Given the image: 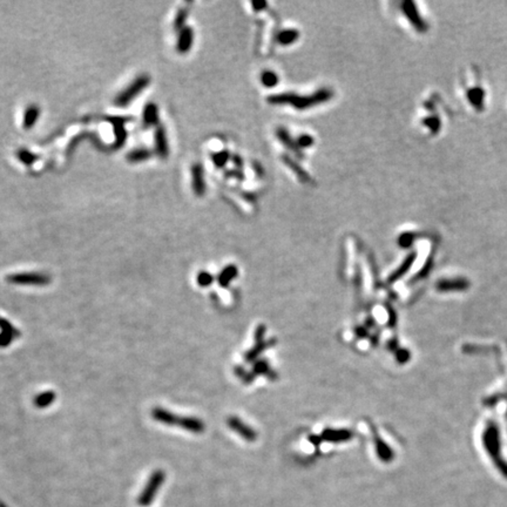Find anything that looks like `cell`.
Returning a JSON list of instances; mask_svg holds the SVG:
<instances>
[{
  "label": "cell",
  "instance_id": "6da1fadb",
  "mask_svg": "<svg viewBox=\"0 0 507 507\" xmlns=\"http://www.w3.org/2000/svg\"><path fill=\"white\" fill-rule=\"evenodd\" d=\"M332 98V92L328 88L317 90L311 96H295L292 93L275 94L268 98V102L271 105H290L297 109H307L310 107L327 102Z\"/></svg>",
  "mask_w": 507,
  "mask_h": 507
},
{
  "label": "cell",
  "instance_id": "7a4b0ae2",
  "mask_svg": "<svg viewBox=\"0 0 507 507\" xmlns=\"http://www.w3.org/2000/svg\"><path fill=\"white\" fill-rule=\"evenodd\" d=\"M6 279L8 283L15 286L46 287L51 283L52 277L44 273H18L7 276Z\"/></svg>",
  "mask_w": 507,
  "mask_h": 507
},
{
  "label": "cell",
  "instance_id": "3957f363",
  "mask_svg": "<svg viewBox=\"0 0 507 507\" xmlns=\"http://www.w3.org/2000/svg\"><path fill=\"white\" fill-rule=\"evenodd\" d=\"M149 81L151 79L148 76H141L137 78L128 87L117 97V99H115V105L119 107H125L128 105L132 100H134L139 96V93H141L149 85Z\"/></svg>",
  "mask_w": 507,
  "mask_h": 507
},
{
  "label": "cell",
  "instance_id": "277c9868",
  "mask_svg": "<svg viewBox=\"0 0 507 507\" xmlns=\"http://www.w3.org/2000/svg\"><path fill=\"white\" fill-rule=\"evenodd\" d=\"M152 417H153V419L156 420V422L168 426H177L180 419V416H176L173 414V412L160 406L154 407V409L152 410Z\"/></svg>",
  "mask_w": 507,
  "mask_h": 507
},
{
  "label": "cell",
  "instance_id": "5b68a950",
  "mask_svg": "<svg viewBox=\"0 0 507 507\" xmlns=\"http://www.w3.org/2000/svg\"><path fill=\"white\" fill-rule=\"evenodd\" d=\"M403 11L405 12V14L411 24L417 28L418 31H425L426 30V25L424 24L423 19H420V16L418 14L417 8H416L415 4H412L411 2H405L403 4Z\"/></svg>",
  "mask_w": 507,
  "mask_h": 507
},
{
  "label": "cell",
  "instance_id": "8992f818",
  "mask_svg": "<svg viewBox=\"0 0 507 507\" xmlns=\"http://www.w3.org/2000/svg\"><path fill=\"white\" fill-rule=\"evenodd\" d=\"M194 41V33L191 27H183L182 30L180 31L179 39H177L176 44V49L177 52L180 53H187L191 49L192 45Z\"/></svg>",
  "mask_w": 507,
  "mask_h": 507
},
{
  "label": "cell",
  "instance_id": "52a82bcc",
  "mask_svg": "<svg viewBox=\"0 0 507 507\" xmlns=\"http://www.w3.org/2000/svg\"><path fill=\"white\" fill-rule=\"evenodd\" d=\"M228 425L230 428H233L234 431H236L238 435L242 436L243 438L249 440V442H251V440H254L255 438H256V434H255V431L251 430V428L249 426H247L246 424H243L240 419H237L235 417L229 418L228 419Z\"/></svg>",
  "mask_w": 507,
  "mask_h": 507
},
{
  "label": "cell",
  "instance_id": "ba28073f",
  "mask_svg": "<svg viewBox=\"0 0 507 507\" xmlns=\"http://www.w3.org/2000/svg\"><path fill=\"white\" fill-rule=\"evenodd\" d=\"M192 177H193V189L196 195H203L205 191V183L203 180V168L201 164H195L192 169Z\"/></svg>",
  "mask_w": 507,
  "mask_h": 507
},
{
  "label": "cell",
  "instance_id": "9c48e42d",
  "mask_svg": "<svg viewBox=\"0 0 507 507\" xmlns=\"http://www.w3.org/2000/svg\"><path fill=\"white\" fill-rule=\"evenodd\" d=\"M155 147H156V152H158V154L161 156V158H167L169 154V147H168L166 130H164L162 126H159L158 128H156Z\"/></svg>",
  "mask_w": 507,
  "mask_h": 507
},
{
  "label": "cell",
  "instance_id": "30bf717a",
  "mask_svg": "<svg viewBox=\"0 0 507 507\" xmlns=\"http://www.w3.org/2000/svg\"><path fill=\"white\" fill-rule=\"evenodd\" d=\"M57 399V395L54 391H43L38 395H35V397L33 398V405H34L36 409H46V407L51 406L54 401Z\"/></svg>",
  "mask_w": 507,
  "mask_h": 507
},
{
  "label": "cell",
  "instance_id": "8fae6325",
  "mask_svg": "<svg viewBox=\"0 0 507 507\" xmlns=\"http://www.w3.org/2000/svg\"><path fill=\"white\" fill-rule=\"evenodd\" d=\"M109 122L112 123L114 132H115V137H117V143H115V146L120 147L123 145V143H125V140L127 137V133H126V129H125V120H123V119H121V118L113 117V118H109Z\"/></svg>",
  "mask_w": 507,
  "mask_h": 507
},
{
  "label": "cell",
  "instance_id": "7c38bea8",
  "mask_svg": "<svg viewBox=\"0 0 507 507\" xmlns=\"http://www.w3.org/2000/svg\"><path fill=\"white\" fill-rule=\"evenodd\" d=\"M143 122H145V126L147 127L158 125L159 109L154 102H148L145 109H143Z\"/></svg>",
  "mask_w": 507,
  "mask_h": 507
},
{
  "label": "cell",
  "instance_id": "4fadbf2b",
  "mask_svg": "<svg viewBox=\"0 0 507 507\" xmlns=\"http://www.w3.org/2000/svg\"><path fill=\"white\" fill-rule=\"evenodd\" d=\"M323 439L329 440V442L338 443V442H344V440H348L352 437V432L348 430H341V431H333V430H327L324 431L323 434Z\"/></svg>",
  "mask_w": 507,
  "mask_h": 507
},
{
  "label": "cell",
  "instance_id": "5bb4252c",
  "mask_svg": "<svg viewBox=\"0 0 507 507\" xmlns=\"http://www.w3.org/2000/svg\"><path fill=\"white\" fill-rule=\"evenodd\" d=\"M39 115H40L39 107H36L34 105L28 107L26 112L24 114V128L25 129L32 128V127L35 125L36 120L39 119Z\"/></svg>",
  "mask_w": 507,
  "mask_h": 507
},
{
  "label": "cell",
  "instance_id": "9a60e30c",
  "mask_svg": "<svg viewBox=\"0 0 507 507\" xmlns=\"http://www.w3.org/2000/svg\"><path fill=\"white\" fill-rule=\"evenodd\" d=\"M152 155H153V152H151L149 149H146V148H139V149L132 151L130 153L127 155V160H128V162L132 163L142 162L149 159Z\"/></svg>",
  "mask_w": 507,
  "mask_h": 507
},
{
  "label": "cell",
  "instance_id": "2e32d148",
  "mask_svg": "<svg viewBox=\"0 0 507 507\" xmlns=\"http://www.w3.org/2000/svg\"><path fill=\"white\" fill-rule=\"evenodd\" d=\"M298 36H299L298 31L286 30V31H282L277 35V41L282 45H290V44H294L295 41L298 39Z\"/></svg>",
  "mask_w": 507,
  "mask_h": 507
},
{
  "label": "cell",
  "instance_id": "e0dca14e",
  "mask_svg": "<svg viewBox=\"0 0 507 507\" xmlns=\"http://www.w3.org/2000/svg\"><path fill=\"white\" fill-rule=\"evenodd\" d=\"M236 275H237L236 267L229 266L228 268H226V269L222 271L220 276H218V283H220L222 287H227L229 284V282L232 281V279Z\"/></svg>",
  "mask_w": 507,
  "mask_h": 507
},
{
  "label": "cell",
  "instance_id": "ac0fdd59",
  "mask_svg": "<svg viewBox=\"0 0 507 507\" xmlns=\"http://www.w3.org/2000/svg\"><path fill=\"white\" fill-rule=\"evenodd\" d=\"M261 82L263 86H266L268 88L274 87L278 82L277 74L273 71H265L261 74Z\"/></svg>",
  "mask_w": 507,
  "mask_h": 507
},
{
  "label": "cell",
  "instance_id": "d6986e66",
  "mask_svg": "<svg viewBox=\"0 0 507 507\" xmlns=\"http://www.w3.org/2000/svg\"><path fill=\"white\" fill-rule=\"evenodd\" d=\"M414 259H415V256L414 255H411V256L407 257V259L405 262L403 263V265L398 268L397 270L395 271V273L390 276V278H389V283H393L395 281H397V279L401 277V276L403 274H405L406 273V270L409 269L410 266H411V263L414 262Z\"/></svg>",
  "mask_w": 507,
  "mask_h": 507
},
{
  "label": "cell",
  "instance_id": "ffe728a7",
  "mask_svg": "<svg viewBox=\"0 0 507 507\" xmlns=\"http://www.w3.org/2000/svg\"><path fill=\"white\" fill-rule=\"evenodd\" d=\"M16 156H18L20 161H22L25 164H27V166H31V164L34 163L35 160H36V156L34 154H33L32 152L27 151V149H20V151H18V153H16Z\"/></svg>",
  "mask_w": 507,
  "mask_h": 507
},
{
  "label": "cell",
  "instance_id": "44dd1931",
  "mask_svg": "<svg viewBox=\"0 0 507 507\" xmlns=\"http://www.w3.org/2000/svg\"><path fill=\"white\" fill-rule=\"evenodd\" d=\"M277 135H278L279 140H281L284 145H286L287 147H289V148H292V149H294L295 152H297V147H296L295 143L292 142V140L290 139L289 134H288V132L286 129H278Z\"/></svg>",
  "mask_w": 507,
  "mask_h": 507
},
{
  "label": "cell",
  "instance_id": "7402d4cb",
  "mask_svg": "<svg viewBox=\"0 0 507 507\" xmlns=\"http://www.w3.org/2000/svg\"><path fill=\"white\" fill-rule=\"evenodd\" d=\"M187 15H188L187 8H180V11L177 12V14H176L175 23H174V26H175L176 30H182L183 28L182 26L185 22V18H187Z\"/></svg>",
  "mask_w": 507,
  "mask_h": 507
},
{
  "label": "cell",
  "instance_id": "603a6c76",
  "mask_svg": "<svg viewBox=\"0 0 507 507\" xmlns=\"http://www.w3.org/2000/svg\"><path fill=\"white\" fill-rule=\"evenodd\" d=\"M0 329H2L3 332L11 333V335H13L14 337L20 335V332L18 330H15V328L13 327V325H12L10 322H7V321L4 320V318H0Z\"/></svg>",
  "mask_w": 507,
  "mask_h": 507
},
{
  "label": "cell",
  "instance_id": "cb8c5ba5",
  "mask_svg": "<svg viewBox=\"0 0 507 507\" xmlns=\"http://www.w3.org/2000/svg\"><path fill=\"white\" fill-rule=\"evenodd\" d=\"M213 282V276L209 273H205V271H201V273L197 275V283L201 287H208Z\"/></svg>",
  "mask_w": 507,
  "mask_h": 507
},
{
  "label": "cell",
  "instance_id": "d4e9b609",
  "mask_svg": "<svg viewBox=\"0 0 507 507\" xmlns=\"http://www.w3.org/2000/svg\"><path fill=\"white\" fill-rule=\"evenodd\" d=\"M229 158V154L227 152H221V153H216L213 155V161L216 164L217 167L224 166V163L227 162V160Z\"/></svg>",
  "mask_w": 507,
  "mask_h": 507
},
{
  "label": "cell",
  "instance_id": "484cf974",
  "mask_svg": "<svg viewBox=\"0 0 507 507\" xmlns=\"http://www.w3.org/2000/svg\"><path fill=\"white\" fill-rule=\"evenodd\" d=\"M377 447H378L379 456H381L383 459H387L389 457H391L390 448L387 447L384 443H382V440L379 438H377Z\"/></svg>",
  "mask_w": 507,
  "mask_h": 507
},
{
  "label": "cell",
  "instance_id": "4316f807",
  "mask_svg": "<svg viewBox=\"0 0 507 507\" xmlns=\"http://www.w3.org/2000/svg\"><path fill=\"white\" fill-rule=\"evenodd\" d=\"M14 340V336L11 335V333L3 332L0 333V348H6V346L10 345Z\"/></svg>",
  "mask_w": 507,
  "mask_h": 507
},
{
  "label": "cell",
  "instance_id": "83f0119b",
  "mask_svg": "<svg viewBox=\"0 0 507 507\" xmlns=\"http://www.w3.org/2000/svg\"><path fill=\"white\" fill-rule=\"evenodd\" d=\"M297 143L301 147L307 148L310 147L312 143H314V139H312V137H310V135H302V137L297 140Z\"/></svg>",
  "mask_w": 507,
  "mask_h": 507
},
{
  "label": "cell",
  "instance_id": "f1b7e54d",
  "mask_svg": "<svg viewBox=\"0 0 507 507\" xmlns=\"http://www.w3.org/2000/svg\"><path fill=\"white\" fill-rule=\"evenodd\" d=\"M284 161H286V163L288 164V166H290L291 168H294V171H295L296 173H297V174H298L301 177H304V180H307V177H308V176H307V174H306V173H304V172L302 171V169H299V168H298V166H296V164H295L294 162H291L290 160H288V159L284 160Z\"/></svg>",
  "mask_w": 507,
  "mask_h": 507
},
{
  "label": "cell",
  "instance_id": "f546056e",
  "mask_svg": "<svg viewBox=\"0 0 507 507\" xmlns=\"http://www.w3.org/2000/svg\"><path fill=\"white\" fill-rule=\"evenodd\" d=\"M266 6H267V3H263V2H255V3H253V7H254L255 11H261L262 8H265Z\"/></svg>",
  "mask_w": 507,
  "mask_h": 507
}]
</instances>
